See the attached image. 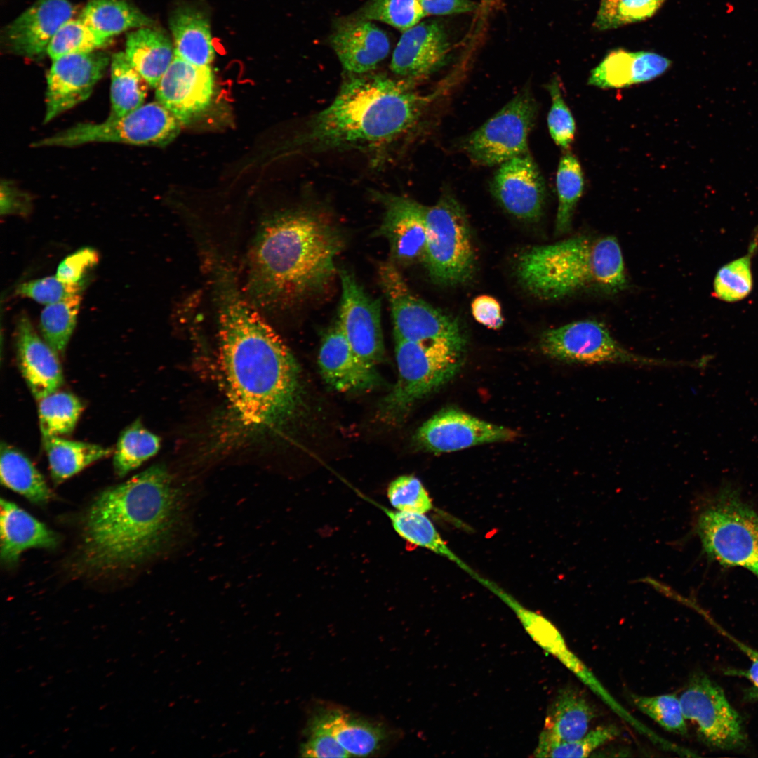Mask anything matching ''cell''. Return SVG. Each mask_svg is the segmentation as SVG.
<instances>
[{
	"mask_svg": "<svg viewBox=\"0 0 758 758\" xmlns=\"http://www.w3.org/2000/svg\"><path fill=\"white\" fill-rule=\"evenodd\" d=\"M551 97L547 126L552 139L564 151L569 150L575 138L574 118L562 95L560 83L555 77L546 86Z\"/></svg>",
	"mask_w": 758,
	"mask_h": 758,
	"instance_id": "cell-46",
	"label": "cell"
},
{
	"mask_svg": "<svg viewBox=\"0 0 758 758\" xmlns=\"http://www.w3.org/2000/svg\"><path fill=\"white\" fill-rule=\"evenodd\" d=\"M378 274L391 307L394 339L445 340L465 348V336L459 321L413 295L393 262L380 264Z\"/></svg>",
	"mask_w": 758,
	"mask_h": 758,
	"instance_id": "cell-10",
	"label": "cell"
},
{
	"mask_svg": "<svg viewBox=\"0 0 758 758\" xmlns=\"http://www.w3.org/2000/svg\"><path fill=\"white\" fill-rule=\"evenodd\" d=\"M330 41L343 67L354 74L375 69L390 49L386 33L371 22L361 19L340 25Z\"/></svg>",
	"mask_w": 758,
	"mask_h": 758,
	"instance_id": "cell-24",
	"label": "cell"
},
{
	"mask_svg": "<svg viewBox=\"0 0 758 758\" xmlns=\"http://www.w3.org/2000/svg\"><path fill=\"white\" fill-rule=\"evenodd\" d=\"M15 345L20 370L34 398L58 391L64 379L58 354L38 335L26 314L18 318Z\"/></svg>",
	"mask_w": 758,
	"mask_h": 758,
	"instance_id": "cell-22",
	"label": "cell"
},
{
	"mask_svg": "<svg viewBox=\"0 0 758 758\" xmlns=\"http://www.w3.org/2000/svg\"><path fill=\"white\" fill-rule=\"evenodd\" d=\"M620 731L614 724L602 725L588 731L571 742L538 744L535 756L540 757H587L606 743L615 739Z\"/></svg>",
	"mask_w": 758,
	"mask_h": 758,
	"instance_id": "cell-45",
	"label": "cell"
},
{
	"mask_svg": "<svg viewBox=\"0 0 758 758\" xmlns=\"http://www.w3.org/2000/svg\"><path fill=\"white\" fill-rule=\"evenodd\" d=\"M710 623L721 634L729 639L750 660V665L747 669L729 668L724 673L729 676L739 677L747 679L750 684L744 691V698L748 702H758V651L733 637L714 619Z\"/></svg>",
	"mask_w": 758,
	"mask_h": 758,
	"instance_id": "cell-50",
	"label": "cell"
},
{
	"mask_svg": "<svg viewBox=\"0 0 758 758\" xmlns=\"http://www.w3.org/2000/svg\"><path fill=\"white\" fill-rule=\"evenodd\" d=\"M83 284L84 282L66 283L56 276L47 277L19 285L16 293L48 305L81 293Z\"/></svg>",
	"mask_w": 758,
	"mask_h": 758,
	"instance_id": "cell-48",
	"label": "cell"
},
{
	"mask_svg": "<svg viewBox=\"0 0 758 758\" xmlns=\"http://www.w3.org/2000/svg\"><path fill=\"white\" fill-rule=\"evenodd\" d=\"M537 114L531 92L522 90L466 137L463 149L473 163L484 166L500 165L528 152V137Z\"/></svg>",
	"mask_w": 758,
	"mask_h": 758,
	"instance_id": "cell-11",
	"label": "cell"
},
{
	"mask_svg": "<svg viewBox=\"0 0 758 758\" xmlns=\"http://www.w3.org/2000/svg\"><path fill=\"white\" fill-rule=\"evenodd\" d=\"M499 166L490 182L493 197L514 217L526 220L538 219L543 211L546 187L529 152Z\"/></svg>",
	"mask_w": 758,
	"mask_h": 758,
	"instance_id": "cell-17",
	"label": "cell"
},
{
	"mask_svg": "<svg viewBox=\"0 0 758 758\" xmlns=\"http://www.w3.org/2000/svg\"><path fill=\"white\" fill-rule=\"evenodd\" d=\"M373 197L385 209L378 232L387 239L394 261L404 264L423 259L426 206L390 193L375 192Z\"/></svg>",
	"mask_w": 758,
	"mask_h": 758,
	"instance_id": "cell-19",
	"label": "cell"
},
{
	"mask_svg": "<svg viewBox=\"0 0 758 758\" xmlns=\"http://www.w3.org/2000/svg\"><path fill=\"white\" fill-rule=\"evenodd\" d=\"M395 340L396 383L380 409L387 422H398L417 400L448 382L459 371L462 349L445 340Z\"/></svg>",
	"mask_w": 758,
	"mask_h": 758,
	"instance_id": "cell-7",
	"label": "cell"
},
{
	"mask_svg": "<svg viewBox=\"0 0 758 758\" xmlns=\"http://www.w3.org/2000/svg\"><path fill=\"white\" fill-rule=\"evenodd\" d=\"M124 53L149 86L154 88L175 57L168 36L149 27L127 35Z\"/></svg>",
	"mask_w": 758,
	"mask_h": 758,
	"instance_id": "cell-29",
	"label": "cell"
},
{
	"mask_svg": "<svg viewBox=\"0 0 758 758\" xmlns=\"http://www.w3.org/2000/svg\"><path fill=\"white\" fill-rule=\"evenodd\" d=\"M686 719L694 723L702 741L713 749L741 751L747 746L743 719L723 689L706 674H693L679 697Z\"/></svg>",
	"mask_w": 758,
	"mask_h": 758,
	"instance_id": "cell-13",
	"label": "cell"
},
{
	"mask_svg": "<svg viewBox=\"0 0 758 758\" xmlns=\"http://www.w3.org/2000/svg\"><path fill=\"white\" fill-rule=\"evenodd\" d=\"M181 126L172 112L156 100L122 117H109L101 123L78 124L39 140L32 146L69 147L91 142L164 146L178 135Z\"/></svg>",
	"mask_w": 758,
	"mask_h": 758,
	"instance_id": "cell-9",
	"label": "cell"
},
{
	"mask_svg": "<svg viewBox=\"0 0 758 758\" xmlns=\"http://www.w3.org/2000/svg\"><path fill=\"white\" fill-rule=\"evenodd\" d=\"M74 13V8L67 0H36L8 25L4 33L6 44L18 55H41Z\"/></svg>",
	"mask_w": 758,
	"mask_h": 758,
	"instance_id": "cell-20",
	"label": "cell"
},
{
	"mask_svg": "<svg viewBox=\"0 0 758 758\" xmlns=\"http://www.w3.org/2000/svg\"><path fill=\"white\" fill-rule=\"evenodd\" d=\"M159 448V437L135 420L119 437L113 457L116 474L124 477L155 455Z\"/></svg>",
	"mask_w": 758,
	"mask_h": 758,
	"instance_id": "cell-37",
	"label": "cell"
},
{
	"mask_svg": "<svg viewBox=\"0 0 758 758\" xmlns=\"http://www.w3.org/2000/svg\"><path fill=\"white\" fill-rule=\"evenodd\" d=\"M213 81L209 65L197 66L175 57L155 88L156 99L186 124L210 105Z\"/></svg>",
	"mask_w": 758,
	"mask_h": 758,
	"instance_id": "cell-18",
	"label": "cell"
},
{
	"mask_svg": "<svg viewBox=\"0 0 758 758\" xmlns=\"http://www.w3.org/2000/svg\"><path fill=\"white\" fill-rule=\"evenodd\" d=\"M338 275L342 296L338 321L355 353L375 367L384 356L380 300L365 292L352 272L340 268Z\"/></svg>",
	"mask_w": 758,
	"mask_h": 758,
	"instance_id": "cell-14",
	"label": "cell"
},
{
	"mask_svg": "<svg viewBox=\"0 0 758 758\" xmlns=\"http://www.w3.org/2000/svg\"><path fill=\"white\" fill-rule=\"evenodd\" d=\"M472 315L481 324L492 329H498L503 323L499 302L489 295L477 297L471 305Z\"/></svg>",
	"mask_w": 758,
	"mask_h": 758,
	"instance_id": "cell-53",
	"label": "cell"
},
{
	"mask_svg": "<svg viewBox=\"0 0 758 758\" xmlns=\"http://www.w3.org/2000/svg\"><path fill=\"white\" fill-rule=\"evenodd\" d=\"M540 347L550 358L568 364L655 366L679 364L631 352L611 335L604 324L594 320L577 321L545 331L541 335Z\"/></svg>",
	"mask_w": 758,
	"mask_h": 758,
	"instance_id": "cell-12",
	"label": "cell"
},
{
	"mask_svg": "<svg viewBox=\"0 0 758 758\" xmlns=\"http://www.w3.org/2000/svg\"><path fill=\"white\" fill-rule=\"evenodd\" d=\"M180 494L163 465H155L97 496L86 514L84 552L98 569L130 566L169 543L179 524Z\"/></svg>",
	"mask_w": 758,
	"mask_h": 758,
	"instance_id": "cell-2",
	"label": "cell"
},
{
	"mask_svg": "<svg viewBox=\"0 0 758 758\" xmlns=\"http://www.w3.org/2000/svg\"><path fill=\"white\" fill-rule=\"evenodd\" d=\"M79 19L107 38L152 24L150 18L125 0H91L84 8Z\"/></svg>",
	"mask_w": 758,
	"mask_h": 758,
	"instance_id": "cell-33",
	"label": "cell"
},
{
	"mask_svg": "<svg viewBox=\"0 0 758 758\" xmlns=\"http://www.w3.org/2000/svg\"><path fill=\"white\" fill-rule=\"evenodd\" d=\"M318 362L325 381L339 392L371 389L379 380L375 367L355 353L338 321L323 339Z\"/></svg>",
	"mask_w": 758,
	"mask_h": 758,
	"instance_id": "cell-23",
	"label": "cell"
},
{
	"mask_svg": "<svg viewBox=\"0 0 758 758\" xmlns=\"http://www.w3.org/2000/svg\"><path fill=\"white\" fill-rule=\"evenodd\" d=\"M634 705L666 731L679 735L687 733L686 718L679 698L674 693L653 696L632 694Z\"/></svg>",
	"mask_w": 758,
	"mask_h": 758,
	"instance_id": "cell-43",
	"label": "cell"
},
{
	"mask_svg": "<svg viewBox=\"0 0 758 758\" xmlns=\"http://www.w3.org/2000/svg\"><path fill=\"white\" fill-rule=\"evenodd\" d=\"M671 65L670 59L655 52L617 48L591 70L587 84L603 89L625 88L651 81Z\"/></svg>",
	"mask_w": 758,
	"mask_h": 758,
	"instance_id": "cell-25",
	"label": "cell"
},
{
	"mask_svg": "<svg viewBox=\"0 0 758 758\" xmlns=\"http://www.w3.org/2000/svg\"><path fill=\"white\" fill-rule=\"evenodd\" d=\"M110 39L88 27L81 19H71L55 34L46 52L53 60L65 55L95 51L105 46Z\"/></svg>",
	"mask_w": 758,
	"mask_h": 758,
	"instance_id": "cell-40",
	"label": "cell"
},
{
	"mask_svg": "<svg viewBox=\"0 0 758 758\" xmlns=\"http://www.w3.org/2000/svg\"><path fill=\"white\" fill-rule=\"evenodd\" d=\"M425 16L418 0H371L361 10L359 19L380 21L403 32Z\"/></svg>",
	"mask_w": 758,
	"mask_h": 758,
	"instance_id": "cell-42",
	"label": "cell"
},
{
	"mask_svg": "<svg viewBox=\"0 0 758 758\" xmlns=\"http://www.w3.org/2000/svg\"><path fill=\"white\" fill-rule=\"evenodd\" d=\"M42 439L55 484L63 482L112 453L111 449L98 444L69 440L61 437Z\"/></svg>",
	"mask_w": 758,
	"mask_h": 758,
	"instance_id": "cell-32",
	"label": "cell"
},
{
	"mask_svg": "<svg viewBox=\"0 0 758 758\" xmlns=\"http://www.w3.org/2000/svg\"><path fill=\"white\" fill-rule=\"evenodd\" d=\"M1 481L36 505H45L52 492L44 477L23 453L6 442L1 444Z\"/></svg>",
	"mask_w": 758,
	"mask_h": 758,
	"instance_id": "cell-30",
	"label": "cell"
},
{
	"mask_svg": "<svg viewBox=\"0 0 758 758\" xmlns=\"http://www.w3.org/2000/svg\"><path fill=\"white\" fill-rule=\"evenodd\" d=\"M343 242L337 227L312 209L267 220L249 253L246 288L251 304L281 308L320 292L335 274Z\"/></svg>",
	"mask_w": 758,
	"mask_h": 758,
	"instance_id": "cell-3",
	"label": "cell"
},
{
	"mask_svg": "<svg viewBox=\"0 0 758 758\" xmlns=\"http://www.w3.org/2000/svg\"><path fill=\"white\" fill-rule=\"evenodd\" d=\"M169 25L175 57L194 65H209L215 48L208 16L196 6L180 5L172 12Z\"/></svg>",
	"mask_w": 758,
	"mask_h": 758,
	"instance_id": "cell-28",
	"label": "cell"
},
{
	"mask_svg": "<svg viewBox=\"0 0 758 758\" xmlns=\"http://www.w3.org/2000/svg\"><path fill=\"white\" fill-rule=\"evenodd\" d=\"M99 260L98 252L92 248H82L65 258L59 265L56 277L66 283L84 282L86 272Z\"/></svg>",
	"mask_w": 758,
	"mask_h": 758,
	"instance_id": "cell-51",
	"label": "cell"
},
{
	"mask_svg": "<svg viewBox=\"0 0 758 758\" xmlns=\"http://www.w3.org/2000/svg\"><path fill=\"white\" fill-rule=\"evenodd\" d=\"M1 214L27 215L32 210V199L11 181L1 182Z\"/></svg>",
	"mask_w": 758,
	"mask_h": 758,
	"instance_id": "cell-52",
	"label": "cell"
},
{
	"mask_svg": "<svg viewBox=\"0 0 758 758\" xmlns=\"http://www.w3.org/2000/svg\"><path fill=\"white\" fill-rule=\"evenodd\" d=\"M750 258L745 255L722 266L717 272L713 284V295L733 302L744 299L752 288Z\"/></svg>",
	"mask_w": 758,
	"mask_h": 758,
	"instance_id": "cell-44",
	"label": "cell"
},
{
	"mask_svg": "<svg viewBox=\"0 0 758 758\" xmlns=\"http://www.w3.org/2000/svg\"><path fill=\"white\" fill-rule=\"evenodd\" d=\"M109 63L105 53L95 51L53 60L46 77L44 123L85 101Z\"/></svg>",
	"mask_w": 758,
	"mask_h": 758,
	"instance_id": "cell-15",
	"label": "cell"
},
{
	"mask_svg": "<svg viewBox=\"0 0 758 758\" xmlns=\"http://www.w3.org/2000/svg\"><path fill=\"white\" fill-rule=\"evenodd\" d=\"M596 711L583 692L568 686L559 691L547 712L538 744L571 742L583 736Z\"/></svg>",
	"mask_w": 758,
	"mask_h": 758,
	"instance_id": "cell-27",
	"label": "cell"
},
{
	"mask_svg": "<svg viewBox=\"0 0 758 758\" xmlns=\"http://www.w3.org/2000/svg\"><path fill=\"white\" fill-rule=\"evenodd\" d=\"M216 275L220 360L231 406L247 427L280 429L301 401L297 362L242 296L231 272L221 268Z\"/></svg>",
	"mask_w": 758,
	"mask_h": 758,
	"instance_id": "cell-1",
	"label": "cell"
},
{
	"mask_svg": "<svg viewBox=\"0 0 758 758\" xmlns=\"http://www.w3.org/2000/svg\"><path fill=\"white\" fill-rule=\"evenodd\" d=\"M39 428L42 439L69 435L84 409L74 394L57 391L39 401Z\"/></svg>",
	"mask_w": 758,
	"mask_h": 758,
	"instance_id": "cell-38",
	"label": "cell"
},
{
	"mask_svg": "<svg viewBox=\"0 0 758 758\" xmlns=\"http://www.w3.org/2000/svg\"><path fill=\"white\" fill-rule=\"evenodd\" d=\"M1 559L6 564H15L27 549L53 548L56 534L44 524L13 502L1 499Z\"/></svg>",
	"mask_w": 758,
	"mask_h": 758,
	"instance_id": "cell-26",
	"label": "cell"
},
{
	"mask_svg": "<svg viewBox=\"0 0 758 758\" xmlns=\"http://www.w3.org/2000/svg\"><path fill=\"white\" fill-rule=\"evenodd\" d=\"M406 79L353 74L331 103L309 119L298 146L309 153L387 148L417 125L434 99Z\"/></svg>",
	"mask_w": 758,
	"mask_h": 758,
	"instance_id": "cell-4",
	"label": "cell"
},
{
	"mask_svg": "<svg viewBox=\"0 0 758 758\" xmlns=\"http://www.w3.org/2000/svg\"><path fill=\"white\" fill-rule=\"evenodd\" d=\"M110 74L109 117H122L144 105L149 85L133 67L124 53H116L112 56Z\"/></svg>",
	"mask_w": 758,
	"mask_h": 758,
	"instance_id": "cell-35",
	"label": "cell"
},
{
	"mask_svg": "<svg viewBox=\"0 0 758 758\" xmlns=\"http://www.w3.org/2000/svg\"><path fill=\"white\" fill-rule=\"evenodd\" d=\"M666 0H601L594 27L606 31L651 18Z\"/></svg>",
	"mask_w": 758,
	"mask_h": 758,
	"instance_id": "cell-41",
	"label": "cell"
},
{
	"mask_svg": "<svg viewBox=\"0 0 758 758\" xmlns=\"http://www.w3.org/2000/svg\"><path fill=\"white\" fill-rule=\"evenodd\" d=\"M81 301V293L48 305L40 317L44 340L58 354L63 353L74 329Z\"/></svg>",
	"mask_w": 758,
	"mask_h": 758,
	"instance_id": "cell-39",
	"label": "cell"
},
{
	"mask_svg": "<svg viewBox=\"0 0 758 758\" xmlns=\"http://www.w3.org/2000/svg\"><path fill=\"white\" fill-rule=\"evenodd\" d=\"M584 186L583 172L578 159L570 150L564 151L556 176L558 208L555 227L557 233L563 234L569 230Z\"/></svg>",
	"mask_w": 758,
	"mask_h": 758,
	"instance_id": "cell-36",
	"label": "cell"
},
{
	"mask_svg": "<svg viewBox=\"0 0 758 758\" xmlns=\"http://www.w3.org/2000/svg\"><path fill=\"white\" fill-rule=\"evenodd\" d=\"M426 15L470 13L478 8L471 0H418Z\"/></svg>",
	"mask_w": 758,
	"mask_h": 758,
	"instance_id": "cell-54",
	"label": "cell"
},
{
	"mask_svg": "<svg viewBox=\"0 0 758 758\" xmlns=\"http://www.w3.org/2000/svg\"><path fill=\"white\" fill-rule=\"evenodd\" d=\"M693 530L707 557L724 567H740L758 579V512L736 488L724 487L702 502Z\"/></svg>",
	"mask_w": 758,
	"mask_h": 758,
	"instance_id": "cell-6",
	"label": "cell"
},
{
	"mask_svg": "<svg viewBox=\"0 0 758 758\" xmlns=\"http://www.w3.org/2000/svg\"><path fill=\"white\" fill-rule=\"evenodd\" d=\"M516 272L524 288L548 300L587 289L617 293L627 286L623 253L613 236L579 235L533 246L519 256Z\"/></svg>",
	"mask_w": 758,
	"mask_h": 758,
	"instance_id": "cell-5",
	"label": "cell"
},
{
	"mask_svg": "<svg viewBox=\"0 0 758 758\" xmlns=\"http://www.w3.org/2000/svg\"><path fill=\"white\" fill-rule=\"evenodd\" d=\"M395 531L414 545L427 549L456 563L473 578L479 576L447 546L431 520L423 513L385 509Z\"/></svg>",
	"mask_w": 758,
	"mask_h": 758,
	"instance_id": "cell-34",
	"label": "cell"
},
{
	"mask_svg": "<svg viewBox=\"0 0 758 758\" xmlns=\"http://www.w3.org/2000/svg\"><path fill=\"white\" fill-rule=\"evenodd\" d=\"M426 243L423 260L430 276L444 286L469 281L475 266L468 220L463 208L449 192L425 208Z\"/></svg>",
	"mask_w": 758,
	"mask_h": 758,
	"instance_id": "cell-8",
	"label": "cell"
},
{
	"mask_svg": "<svg viewBox=\"0 0 758 758\" xmlns=\"http://www.w3.org/2000/svg\"><path fill=\"white\" fill-rule=\"evenodd\" d=\"M448 36L437 21L419 22L402 32L390 69L403 79L426 77L443 64L449 51Z\"/></svg>",
	"mask_w": 758,
	"mask_h": 758,
	"instance_id": "cell-21",
	"label": "cell"
},
{
	"mask_svg": "<svg viewBox=\"0 0 758 758\" xmlns=\"http://www.w3.org/2000/svg\"><path fill=\"white\" fill-rule=\"evenodd\" d=\"M315 719L331 733L350 757L370 755L380 747L385 738L379 726L338 710L325 711Z\"/></svg>",
	"mask_w": 758,
	"mask_h": 758,
	"instance_id": "cell-31",
	"label": "cell"
},
{
	"mask_svg": "<svg viewBox=\"0 0 758 758\" xmlns=\"http://www.w3.org/2000/svg\"><path fill=\"white\" fill-rule=\"evenodd\" d=\"M517 437L515 431L480 420L454 408L444 409L424 423L417 430L415 443L433 453H446L475 445L507 441Z\"/></svg>",
	"mask_w": 758,
	"mask_h": 758,
	"instance_id": "cell-16",
	"label": "cell"
},
{
	"mask_svg": "<svg viewBox=\"0 0 758 758\" xmlns=\"http://www.w3.org/2000/svg\"><path fill=\"white\" fill-rule=\"evenodd\" d=\"M387 498L398 511L425 514L433 507L423 484L412 475H402L394 479L388 486Z\"/></svg>",
	"mask_w": 758,
	"mask_h": 758,
	"instance_id": "cell-47",
	"label": "cell"
},
{
	"mask_svg": "<svg viewBox=\"0 0 758 758\" xmlns=\"http://www.w3.org/2000/svg\"><path fill=\"white\" fill-rule=\"evenodd\" d=\"M310 730V736L301 747L302 757L309 758L350 757L331 733L315 718Z\"/></svg>",
	"mask_w": 758,
	"mask_h": 758,
	"instance_id": "cell-49",
	"label": "cell"
}]
</instances>
